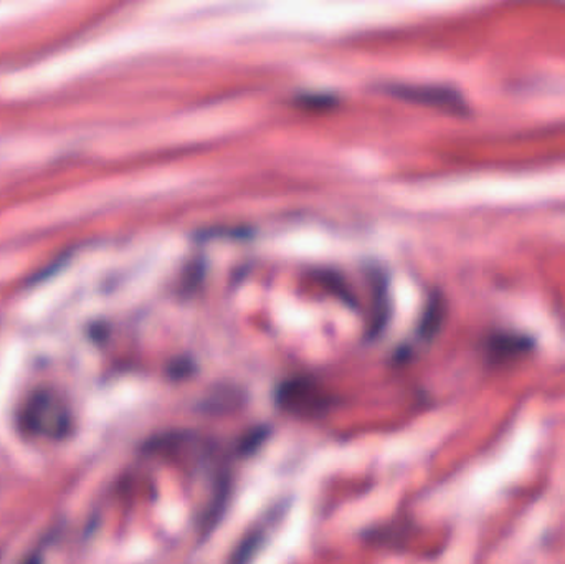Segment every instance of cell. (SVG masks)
<instances>
[{
	"mask_svg": "<svg viewBox=\"0 0 565 564\" xmlns=\"http://www.w3.org/2000/svg\"><path fill=\"white\" fill-rule=\"evenodd\" d=\"M387 92L407 102L434 106L447 111H463L465 102L455 89L434 85H392Z\"/></svg>",
	"mask_w": 565,
	"mask_h": 564,
	"instance_id": "6da1fadb",
	"label": "cell"
},
{
	"mask_svg": "<svg viewBox=\"0 0 565 564\" xmlns=\"http://www.w3.org/2000/svg\"><path fill=\"white\" fill-rule=\"evenodd\" d=\"M530 347L531 341L526 337H518V334H494L490 340V351L494 360L516 357Z\"/></svg>",
	"mask_w": 565,
	"mask_h": 564,
	"instance_id": "7a4b0ae2",
	"label": "cell"
}]
</instances>
